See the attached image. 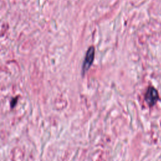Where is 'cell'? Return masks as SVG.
<instances>
[{
	"label": "cell",
	"instance_id": "cell-1",
	"mask_svg": "<svg viewBox=\"0 0 161 161\" xmlns=\"http://www.w3.org/2000/svg\"><path fill=\"white\" fill-rule=\"evenodd\" d=\"M94 52L95 49L92 46L90 47L87 50L82 64V74L86 73L91 67L94 59Z\"/></svg>",
	"mask_w": 161,
	"mask_h": 161
},
{
	"label": "cell",
	"instance_id": "cell-2",
	"mask_svg": "<svg viewBox=\"0 0 161 161\" xmlns=\"http://www.w3.org/2000/svg\"><path fill=\"white\" fill-rule=\"evenodd\" d=\"M159 96L157 91L153 87L148 88L145 95V100L149 106H153L158 100Z\"/></svg>",
	"mask_w": 161,
	"mask_h": 161
}]
</instances>
